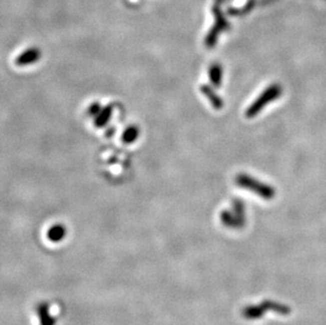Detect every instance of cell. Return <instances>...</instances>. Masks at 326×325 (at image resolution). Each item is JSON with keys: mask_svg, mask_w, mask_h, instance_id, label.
I'll list each match as a JSON object with an SVG mask.
<instances>
[{"mask_svg": "<svg viewBox=\"0 0 326 325\" xmlns=\"http://www.w3.org/2000/svg\"><path fill=\"white\" fill-rule=\"evenodd\" d=\"M42 56V52L38 48H29L26 51H24L15 59V64L18 67H25L35 64L39 61V58Z\"/></svg>", "mask_w": 326, "mask_h": 325, "instance_id": "cell-1", "label": "cell"}, {"mask_svg": "<svg viewBox=\"0 0 326 325\" xmlns=\"http://www.w3.org/2000/svg\"><path fill=\"white\" fill-rule=\"evenodd\" d=\"M113 113V106H106L105 108L101 110V112L98 113V115L95 117L94 124L98 128H103L105 127L109 122L111 120V116Z\"/></svg>", "mask_w": 326, "mask_h": 325, "instance_id": "cell-2", "label": "cell"}, {"mask_svg": "<svg viewBox=\"0 0 326 325\" xmlns=\"http://www.w3.org/2000/svg\"><path fill=\"white\" fill-rule=\"evenodd\" d=\"M138 136H140V129H138V127L137 126H129L128 128H126L125 131L123 132L122 141H123V143L129 145V144L136 142Z\"/></svg>", "mask_w": 326, "mask_h": 325, "instance_id": "cell-3", "label": "cell"}, {"mask_svg": "<svg viewBox=\"0 0 326 325\" xmlns=\"http://www.w3.org/2000/svg\"><path fill=\"white\" fill-rule=\"evenodd\" d=\"M66 233L65 227L62 225H55L53 227L50 228L48 232V236L49 239L52 240V241H59L64 238V235Z\"/></svg>", "mask_w": 326, "mask_h": 325, "instance_id": "cell-4", "label": "cell"}, {"mask_svg": "<svg viewBox=\"0 0 326 325\" xmlns=\"http://www.w3.org/2000/svg\"><path fill=\"white\" fill-rule=\"evenodd\" d=\"M102 109H103V107L101 106V104L95 102V103H93V104H91L90 106H89V108H88V115L95 118L98 115V113L101 112Z\"/></svg>", "mask_w": 326, "mask_h": 325, "instance_id": "cell-5", "label": "cell"}]
</instances>
